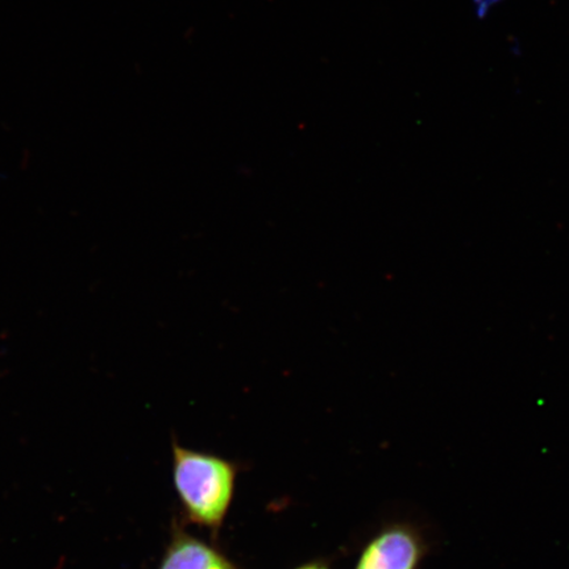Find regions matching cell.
Masks as SVG:
<instances>
[{
  "label": "cell",
  "mask_w": 569,
  "mask_h": 569,
  "mask_svg": "<svg viewBox=\"0 0 569 569\" xmlns=\"http://www.w3.org/2000/svg\"><path fill=\"white\" fill-rule=\"evenodd\" d=\"M240 467L219 455L173 443V487L184 522L218 540L232 507Z\"/></svg>",
  "instance_id": "1"
},
{
  "label": "cell",
  "mask_w": 569,
  "mask_h": 569,
  "mask_svg": "<svg viewBox=\"0 0 569 569\" xmlns=\"http://www.w3.org/2000/svg\"><path fill=\"white\" fill-rule=\"evenodd\" d=\"M429 545L421 530L409 522H393L368 540L353 569H419Z\"/></svg>",
  "instance_id": "2"
},
{
  "label": "cell",
  "mask_w": 569,
  "mask_h": 569,
  "mask_svg": "<svg viewBox=\"0 0 569 569\" xmlns=\"http://www.w3.org/2000/svg\"><path fill=\"white\" fill-rule=\"evenodd\" d=\"M158 569H241L212 543L193 536L173 521L170 539Z\"/></svg>",
  "instance_id": "3"
},
{
  "label": "cell",
  "mask_w": 569,
  "mask_h": 569,
  "mask_svg": "<svg viewBox=\"0 0 569 569\" xmlns=\"http://www.w3.org/2000/svg\"><path fill=\"white\" fill-rule=\"evenodd\" d=\"M293 569H331L330 565L326 560L316 559L306 561V563L298 566Z\"/></svg>",
  "instance_id": "4"
}]
</instances>
